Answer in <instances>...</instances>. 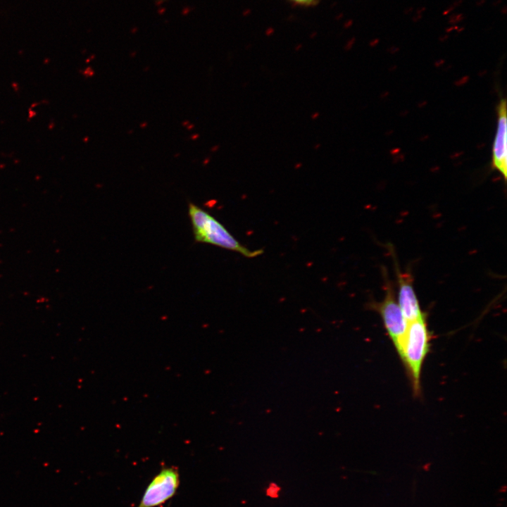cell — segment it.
I'll return each instance as SVG.
<instances>
[{
    "mask_svg": "<svg viewBox=\"0 0 507 507\" xmlns=\"http://www.w3.org/2000/svg\"><path fill=\"white\" fill-rule=\"evenodd\" d=\"M430 333L425 315L408 323L406 334L398 354L411 380L415 395L420 394V377L424 361L429 352Z\"/></svg>",
    "mask_w": 507,
    "mask_h": 507,
    "instance_id": "6da1fadb",
    "label": "cell"
},
{
    "mask_svg": "<svg viewBox=\"0 0 507 507\" xmlns=\"http://www.w3.org/2000/svg\"><path fill=\"white\" fill-rule=\"evenodd\" d=\"M188 214L196 242L237 251L249 258L263 254L262 249L251 251L242 246L223 224L193 203L188 205Z\"/></svg>",
    "mask_w": 507,
    "mask_h": 507,
    "instance_id": "7a4b0ae2",
    "label": "cell"
},
{
    "mask_svg": "<svg viewBox=\"0 0 507 507\" xmlns=\"http://www.w3.org/2000/svg\"><path fill=\"white\" fill-rule=\"evenodd\" d=\"M372 306L380 315L389 337L399 353L406 334L408 323L401 311L389 281L386 282L384 299L380 302L372 303Z\"/></svg>",
    "mask_w": 507,
    "mask_h": 507,
    "instance_id": "3957f363",
    "label": "cell"
},
{
    "mask_svg": "<svg viewBox=\"0 0 507 507\" xmlns=\"http://www.w3.org/2000/svg\"><path fill=\"white\" fill-rule=\"evenodd\" d=\"M178 470L164 467L149 483L137 507H158L171 499L180 487Z\"/></svg>",
    "mask_w": 507,
    "mask_h": 507,
    "instance_id": "277c9868",
    "label": "cell"
},
{
    "mask_svg": "<svg viewBox=\"0 0 507 507\" xmlns=\"http://www.w3.org/2000/svg\"><path fill=\"white\" fill-rule=\"evenodd\" d=\"M506 101L500 100L497 105V129L493 146L492 166L499 172L504 180L507 175V117Z\"/></svg>",
    "mask_w": 507,
    "mask_h": 507,
    "instance_id": "5b68a950",
    "label": "cell"
},
{
    "mask_svg": "<svg viewBox=\"0 0 507 507\" xmlns=\"http://www.w3.org/2000/svg\"><path fill=\"white\" fill-rule=\"evenodd\" d=\"M397 284L396 300L407 323L425 316L416 296L411 276L398 270Z\"/></svg>",
    "mask_w": 507,
    "mask_h": 507,
    "instance_id": "8992f818",
    "label": "cell"
},
{
    "mask_svg": "<svg viewBox=\"0 0 507 507\" xmlns=\"http://www.w3.org/2000/svg\"><path fill=\"white\" fill-rule=\"evenodd\" d=\"M280 491V487L277 484L271 483L266 489V494L271 498H277Z\"/></svg>",
    "mask_w": 507,
    "mask_h": 507,
    "instance_id": "52a82bcc",
    "label": "cell"
},
{
    "mask_svg": "<svg viewBox=\"0 0 507 507\" xmlns=\"http://www.w3.org/2000/svg\"><path fill=\"white\" fill-rule=\"evenodd\" d=\"M464 15L463 13H456L451 15L449 18V23L455 25L458 23L461 22L464 19Z\"/></svg>",
    "mask_w": 507,
    "mask_h": 507,
    "instance_id": "ba28073f",
    "label": "cell"
},
{
    "mask_svg": "<svg viewBox=\"0 0 507 507\" xmlns=\"http://www.w3.org/2000/svg\"><path fill=\"white\" fill-rule=\"evenodd\" d=\"M292 1L297 4L302 5V6L315 5L318 1V0H292Z\"/></svg>",
    "mask_w": 507,
    "mask_h": 507,
    "instance_id": "9c48e42d",
    "label": "cell"
},
{
    "mask_svg": "<svg viewBox=\"0 0 507 507\" xmlns=\"http://www.w3.org/2000/svg\"><path fill=\"white\" fill-rule=\"evenodd\" d=\"M454 9H455V8H454L452 5H451V6H449V8H448L446 10H445V11L443 12V15H448L449 13H451V11H453Z\"/></svg>",
    "mask_w": 507,
    "mask_h": 507,
    "instance_id": "30bf717a",
    "label": "cell"
},
{
    "mask_svg": "<svg viewBox=\"0 0 507 507\" xmlns=\"http://www.w3.org/2000/svg\"><path fill=\"white\" fill-rule=\"evenodd\" d=\"M422 18H423L422 15L416 14L415 15H414L413 17L412 20L413 23H418V21H420L422 19Z\"/></svg>",
    "mask_w": 507,
    "mask_h": 507,
    "instance_id": "8fae6325",
    "label": "cell"
},
{
    "mask_svg": "<svg viewBox=\"0 0 507 507\" xmlns=\"http://www.w3.org/2000/svg\"><path fill=\"white\" fill-rule=\"evenodd\" d=\"M425 6H420L417 9L416 14L421 15L424 11H425Z\"/></svg>",
    "mask_w": 507,
    "mask_h": 507,
    "instance_id": "7c38bea8",
    "label": "cell"
},
{
    "mask_svg": "<svg viewBox=\"0 0 507 507\" xmlns=\"http://www.w3.org/2000/svg\"><path fill=\"white\" fill-rule=\"evenodd\" d=\"M463 1V0H456L451 5L456 8V7L461 6Z\"/></svg>",
    "mask_w": 507,
    "mask_h": 507,
    "instance_id": "4fadbf2b",
    "label": "cell"
},
{
    "mask_svg": "<svg viewBox=\"0 0 507 507\" xmlns=\"http://www.w3.org/2000/svg\"><path fill=\"white\" fill-rule=\"evenodd\" d=\"M458 27H458V25L451 26V27H449L446 28V32L448 33V32H450L453 31V30H457V29H458Z\"/></svg>",
    "mask_w": 507,
    "mask_h": 507,
    "instance_id": "5bb4252c",
    "label": "cell"
},
{
    "mask_svg": "<svg viewBox=\"0 0 507 507\" xmlns=\"http://www.w3.org/2000/svg\"><path fill=\"white\" fill-rule=\"evenodd\" d=\"M413 10V7L409 6V7L406 8L404 10V12H403V13H404V14H406V15H409L410 13H412Z\"/></svg>",
    "mask_w": 507,
    "mask_h": 507,
    "instance_id": "9a60e30c",
    "label": "cell"
},
{
    "mask_svg": "<svg viewBox=\"0 0 507 507\" xmlns=\"http://www.w3.org/2000/svg\"><path fill=\"white\" fill-rule=\"evenodd\" d=\"M485 2H486V0H477V1H476V6H483V5L484 4Z\"/></svg>",
    "mask_w": 507,
    "mask_h": 507,
    "instance_id": "2e32d148",
    "label": "cell"
},
{
    "mask_svg": "<svg viewBox=\"0 0 507 507\" xmlns=\"http://www.w3.org/2000/svg\"><path fill=\"white\" fill-rule=\"evenodd\" d=\"M319 115H320V113L318 112H314L311 115V118H312V120H315L319 117Z\"/></svg>",
    "mask_w": 507,
    "mask_h": 507,
    "instance_id": "e0dca14e",
    "label": "cell"
},
{
    "mask_svg": "<svg viewBox=\"0 0 507 507\" xmlns=\"http://www.w3.org/2000/svg\"><path fill=\"white\" fill-rule=\"evenodd\" d=\"M501 13L503 15L506 14L507 7L506 6H503V8L501 9Z\"/></svg>",
    "mask_w": 507,
    "mask_h": 507,
    "instance_id": "ac0fdd59",
    "label": "cell"
},
{
    "mask_svg": "<svg viewBox=\"0 0 507 507\" xmlns=\"http://www.w3.org/2000/svg\"><path fill=\"white\" fill-rule=\"evenodd\" d=\"M501 1H502L501 0H496L493 3V6H496L499 5L501 3Z\"/></svg>",
    "mask_w": 507,
    "mask_h": 507,
    "instance_id": "d6986e66",
    "label": "cell"
},
{
    "mask_svg": "<svg viewBox=\"0 0 507 507\" xmlns=\"http://www.w3.org/2000/svg\"><path fill=\"white\" fill-rule=\"evenodd\" d=\"M464 29H465L464 27H458V28L457 29V32H463V31L464 30Z\"/></svg>",
    "mask_w": 507,
    "mask_h": 507,
    "instance_id": "ffe728a7",
    "label": "cell"
},
{
    "mask_svg": "<svg viewBox=\"0 0 507 507\" xmlns=\"http://www.w3.org/2000/svg\"><path fill=\"white\" fill-rule=\"evenodd\" d=\"M301 165H302L301 163H296L295 168H300L301 166Z\"/></svg>",
    "mask_w": 507,
    "mask_h": 507,
    "instance_id": "44dd1931",
    "label": "cell"
},
{
    "mask_svg": "<svg viewBox=\"0 0 507 507\" xmlns=\"http://www.w3.org/2000/svg\"><path fill=\"white\" fill-rule=\"evenodd\" d=\"M320 146V144H318L314 146V149H318Z\"/></svg>",
    "mask_w": 507,
    "mask_h": 507,
    "instance_id": "7402d4cb",
    "label": "cell"
}]
</instances>
